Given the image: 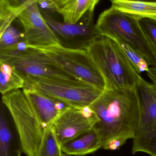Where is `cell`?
Wrapping results in <instances>:
<instances>
[{"label":"cell","instance_id":"obj_1","mask_svg":"<svg viewBox=\"0 0 156 156\" xmlns=\"http://www.w3.org/2000/svg\"><path fill=\"white\" fill-rule=\"evenodd\" d=\"M89 106L99 119L93 129L101 137L103 147L114 138L127 142L135 137L141 112L137 87L125 90L105 89Z\"/></svg>","mask_w":156,"mask_h":156},{"label":"cell","instance_id":"obj_2","mask_svg":"<svg viewBox=\"0 0 156 156\" xmlns=\"http://www.w3.org/2000/svg\"><path fill=\"white\" fill-rule=\"evenodd\" d=\"M86 50L103 78L105 89L125 90L137 87L143 78L113 39L101 36Z\"/></svg>","mask_w":156,"mask_h":156},{"label":"cell","instance_id":"obj_3","mask_svg":"<svg viewBox=\"0 0 156 156\" xmlns=\"http://www.w3.org/2000/svg\"><path fill=\"white\" fill-rule=\"evenodd\" d=\"M16 19L23 26L28 47L44 48L60 45L36 0H0V32Z\"/></svg>","mask_w":156,"mask_h":156},{"label":"cell","instance_id":"obj_4","mask_svg":"<svg viewBox=\"0 0 156 156\" xmlns=\"http://www.w3.org/2000/svg\"><path fill=\"white\" fill-rule=\"evenodd\" d=\"M2 102L12 116L23 153L34 156L45 128L33 103L23 89L3 95Z\"/></svg>","mask_w":156,"mask_h":156},{"label":"cell","instance_id":"obj_5","mask_svg":"<svg viewBox=\"0 0 156 156\" xmlns=\"http://www.w3.org/2000/svg\"><path fill=\"white\" fill-rule=\"evenodd\" d=\"M139 19L111 7L100 15L96 27L101 35L128 44L144 58L149 66H156V58L140 27Z\"/></svg>","mask_w":156,"mask_h":156},{"label":"cell","instance_id":"obj_6","mask_svg":"<svg viewBox=\"0 0 156 156\" xmlns=\"http://www.w3.org/2000/svg\"><path fill=\"white\" fill-rule=\"evenodd\" d=\"M22 77L25 81L24 88L37 90L71 107L82 108L89 106L103 91L79 80Z\"/></svg>","mask_w":156,"mask_h":156},{"label":"cell","instance_id":"obj_7","mask_svg":"<svg viewBox=\"0 0 156 156\" xmlns=\"http://www.w3.org/2000/svg\"><path fill=\"white\" fill-rule=\"evenodd\" d=\"M38 49L43 51L58 67L76 80L102 90H105L103 78L87 50L60 45Z\"/></svg>","mask_w":156,"mask_h":156},{"label":"cell","instance_id":"obj_8","mask_svg":"<svg viewBox=\"0 0 156 156\" xmlns=\"http://www.w3.org/2000/svg\"><path fill=\"white\" fill-rule=\"evenodd\" d=\"M0 60L13 66L21 76L75 80L58 67L42 50L28 47L23 50L0 52Z\"/></svg>","mask_w":156,"mask_h":156},{"label":"cell","instance_id":"obj_9","mask_svg":"<svg viewBox=\"0 0 156 156\" xmlns=\"http://www.w3.org/2000/svg\"><path fill=\"white\" fill-rule=\"evenodd\" d=\"M41 13L63 47L86 50L93 41L101 36L93 21V12L86 13L75 24L59 21L51 15Z\"/></svg>","mask_w":156,"mask_h":156},{"label":"cell","instance_id":"obj_10","mask_svg":"<svg viewBox=\"0 0 156 156\" xmlns=\"http://www.w3.org/2000/svg\"><path fill=\"white\" fill-rule=\"evenodd\" d=\"M99 118L89 106H70L55 120L52 127L60 144L93 129Z\"/></svg>","mask_w":156,"mask_h":156},{"label":"cell","instance_id":"obj_11","mask_svg":"<svg viewBox=\"0 0 156 156\" xmlns=\"http://www.w3.org/2000/svg\"><path fill=\"white\" fill-rule=\"evenodd\" d=\"M146 73L151 82L143 78L137 85L141 112L135 137L156 134V66L149 67Z\"/></svg>","mask_w":156,"mask_h":156},{"label":"cell","instance_id":"obj_12","mask_svg":"<svg viewBox=\"0 0 156 156\" xmlns=\"http://www.w3.org/2000/svg\"><path fill=\"white\" fill-rule=\"evenodd\" d=\"M23 89L33 103L45 129L52 126L58 117L70 106L35 89Z\"/></svg>","mask_w":156,"mask_h":156},{"label":"cell","instance_id":"obj_13","mask_svg":"<svg viewBox=\"0 0 156 156\" xmlns=\"http://www.w3.org/2000/svg\"><path fill=\"white\" fill-rule=\"evenodd\" d=\"M103 146L101 137L93 129L61 144V148L64 154L82 156L93 154Z\"/></svg>","mask_w":156,"mask_h":156},{"label":"cell","instance_id":"obj_14","mask_svg":"<svg viewBox=\"0 0 156 156\" xmlns=\"http://www.w3.org/2000/svg\"><path fill=\"white\" fill-rule=\"evenodd\" d=\"M56 12L68 23H78L89 12H93L100 0H51Z\"/></svg>","mask_w":156,"mask_h":156},{"label":"cell","instance_id":"obj_15","mask_svg":"<svg viewBox=\"0 0 156 156\" xmlns=\"http://www.w3.org/2000/svg\"><path fill=\"white\" fill-rule=\"evenodd\" d=\"M17 132H14L2 108L0 112V156H21L23 153Z\"/></svg>","mask_w":156,"mask_h":156},{"label":"cell","instance_id":"obj_16","mask_svg":"<svg viewBox=\"0 0 156 156\" xmlns=\"http://www.w3.org/2000/svg\"><path fill=\"white\" fill-rule=\"evenodd\" d=\"M111 7L140 18L156 20V4L130 0H111Z\"/></svg>","mask_w":156,"mask_h":156},{"label":"cell","instance_id":"obj_17","mask_svg":"<svg viewBox=\"0 0 156 156\" xmlns=\"http://www.w3.org/2000/svg\"><path fill=\"white\" fill-rule=\"evenodd\" d=\"M0 66V91L2 95L24 89V80L13 66L1 60Z\"/></svg>","mask_w":156,"mask_h":156},{"label":"cell","instance_id":"obj_18","mask_svg":"<svg viewBox=\"0 0 156 156\" xmlns=\"http://www.w3.org/2000/svg\"><path fill=\"white\" fill-rule=\"evenodd\" d=\"M62 154L61 144L52 126L45 128L34 156H62Z\"/></svg>","mask_w":156,"mask_h":156},{"label":"cell","instance_id":"obj_19","mask_svg":"<svg viewBox=\"0 0 156 156\" xmlns=\"http://www.w3.org/2000/svg\"><path fill=\"white\" fill-rule=\"evenodd\" d=\"M23 41H25L24 32H20L11 24L0 32V52L15 49L18 44Z\"/></svg>","mask_w":156,"mask_h":156},{"label":"cell","instance_id":"obj_20","mask_svg":"<svg viewBox=\"0 0 156 156\" xmlns=\"http://www.w3.org/2000/svg\"><path fill=\"white\" fill-rule=\"evenodd\" d=\"M113 40L118 44L139 74L148 71L149 66L147 61L136 50L123 41L114 39Z\"/></svg>","mask_w":156,"mask_h":156},{"label":"cell","instance_id":"obj_21","mask_svg":"<svg viewBox=\"0 0 156 156\" xmlns=\"http://www.w3.org/2000/svg\"><path fill=\"white\" fill-rule=\"evenodd\" d=\"M139 23L150 48L156 58V20L140 18Z\"/></svg>","mask_w":156,"mask_h":156},{"label":"cell","instance_id":"obj_22","mask_svg":"<svg viewBox=\"0 0 156 156\" xmlns=\"http://www.w3.org/2000/svg\"><path fill=\"white\" fill-rule=\"evenodd\" d=\"M126 141L122 138H114L105 144L102 148L105 150H116L119 149L120 147L123 145Z\"/></svg>","mask_w":156,"mask_h":156},{"label":"cell","instance_id":"obj_23","mask_svg":"<svg viewBox=\"0 0 156 156\" xmlns=\"http://www.w3.org/2000/svg\"><path fill=\"white\" fill-rule=\"evenodd\" d=\"M130 1H140V2H146L156 4V0H130Z\"/></svg>","mask_w":156,"mask_h":156},{"label":"cell","instance_id":"obj_24","mask_svg":"<svg viewBox=\"0 0 156 156\" xmlns=\"http://www.w3.org/2000/svg\"><path fill=\"white\" fill-rule=\"evenodd\" d=\"M62 156H71L67 154H64V153H63V154H62Z\"/></svg>","mask_w":156,"mask_h":156},{"label":"cell","instance_id":"obj_25","mask_svg":"<svg viewBox=\"0 0 156 156\" xmlns=\"http://www.w3.org/2000/svg\"><path fill=\"white\" fill-rule=\"evenodd\" d=\"M37 2H38V1H40V0H36Z\"/></svg>","mask_w":156,"mask_h":156}]
</instances>
